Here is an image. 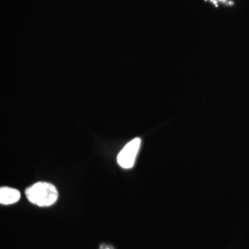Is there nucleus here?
Wrapping results in <instances>:
<instances>
[{"label": "nucleus", "mask_w": 249, "mask_h": 249, "mask_svg": "<svg viewBox=\"0 0 249 249\" xmlns=\"http://www.w3.org/2000/svg\"><path fill=\"white\" fill-rule=\"evenodd\" d=\"M27 199L38 206H49L57 201L58 193L55 186L50 183L37 182L25 191Z\"/></svg>", "instance_id": "nucleus-1"}, {"label": "nucleus", "mask_w": 249, "mask_h": 249, "mask_svg": "<svg viewBox=\"0 0 249 249\" xmlns=\"http://www.w3.org/2000/svg\"><path fill=\"white\" fill-rule=\"evenodd\" d=\"M141 142L140 139H134L123 148L117 157L118 163L121 168L129 169L133 167L140 148Z\"/></svg>", "instance_id": "nucleus-2"}, {"label": "nucleus", "mask_w": 249, "mask_h": 249, "mask_svg": "<svg viewBox=\"0 0 249 249\" xmlns=\"http://www.w3.org/2000/svg\"><path fill=\"white\" fill-rule=\"evenodd\" d=\"M20 193L15 188L9 187H1L0 188V203L1 204L9 205L19 201Z\"/></svg>", "instance_id": "nucleus-3"}, {"label": "nucleus", "mask_w": 249, "mask_h": 249, "mask_svg": "<svg viewBox=\"0 0 249 249\" xmlns=\"http://www.w3.org/2000/svg\"><path fill=\"white\" fill-rule=\"evenodd\" d=\"M219 1H224L225 0H219Z\"/></svg>", "instance_id": "nucleus-4"}, {"label": "nucleus", "mask_w": 249, "mask_h": 249, "mask_svg": "<svg viewBox=\"0 0 249 249\" xmlns=\"http://www.w3.org/2000/svg\"></svg>", "instance_id": "nucleus-5"}]
</instances>
